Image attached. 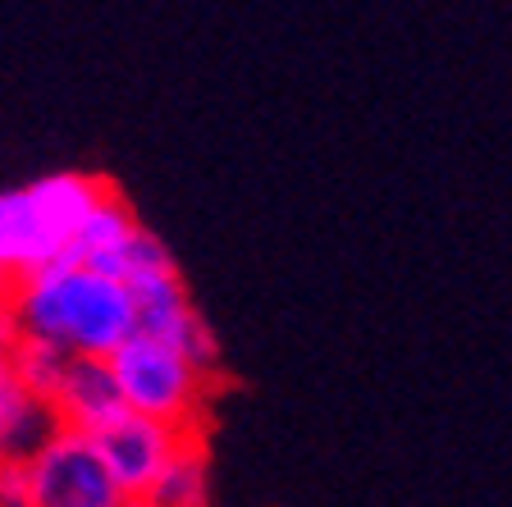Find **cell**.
I'll list each match as a JSON object with an SVG mask.
<instances>
[{
    "label": "cell",
    "instance_id": "10",
    "mask_svg": "<svg viewBox=\"0 0 512 507\" xmlns=\"http://www.w3.org/2000/svg\"><path fill=\"white\" fill-rule=\"evenodd\" d=\"M5 357H10L14 380H19L32 398H42V402L51 398L64 361H69L60 348H55V343H42V338H28V334H14V343L5 348Z\"/></svg>",
    "mask_w": 512,
    "mask_h": 507
},
{
    "label": "cell",
    "instance_id": "7",
    "mask_svg": "<svg viewBox=\"0 0 512 507\" xmlns=\"http://www.w3.org/2000/svg\"><path fill=\"white\" fill-rule=\"evenodd\" d=\"M138 215H133V206L124 201V192L110 183L101 197H96V206L83 215V224H78L74 243H69V252H64V261H78L87 265V270H96V275L110 279V265H115V256L124 252V243L138 233Z\"/></svg>",
    "mask_w": 512,
    "mask_h": 507
},
{
    "label": "cell",
    "instance_id": "3",
    "mask_svg": "<svg viewBox=\"0 0 512 507\" xmlns=\"http://www.w3.org/2000/svg\"><path fill=\"white\" fill-rule=\"evenodd\" d=\"M110 375L119 384L124 412L147 416V421L174 425V430L192 434L202 430V412L211 402L215 380L206 370H197L188 357H179L165 343L133 334L124 348L110 357Z\"/></svg>",
    "mask_w": 512,
    "mask_h": 507
},
{
    "label": "cell",
    "instance_id": "5",
    "mask_svg": "<svg viewBox=\"0 0 512 507\" xmlns=\"http://www.w3.org/2000/svg\"><path fill=\"white\" fill-rule=\"evenodd\" d=\"M92 444H96V453H101V462H106L110 480L119 485V494L124 498H147V489L156 485V476L165 471V462L174 457V448L183 444V430L124 412L119 421H110L106 430H96Z\"/></svg>",
    "mask_w": 512,
    "mask_h": 507
},
{
    "label": "cell",
    "instance_id": "4",
    "mask_svg": "<svg viewBox=\"0 0 512 507\" xmlns=\"http://www.w3.org/2000/svg\"><path fill=\"white\" fill-rule=\"evenodd\" d=\"M28 471V507H124L128 498L110 480L92 434L55 430L23 462Z\"/></svg>",
    "mask_w": 512,
    "mask_h": 507
},
{
    "label": "cell",
    "instance_id": "9",
    "mask_svg": "<svg viewBox=\"0 0 512 507\" xmlns=\"http://www.w3.org/2000/svg\"><path fill=\"white\" fill-rule=\"evenodd\" d=\"M142 503H151V507H206L211 503V453H206L202 430L183 434V444L174 448V457L165 462V471L156 476V485L147 489Z\"/></svg>",
    "mask_w": 512,
    "mask_h": 507
},
{
    "label": "cell",
    "instance_id": "12",
    "mask_svg": "<svg viewBox=\"0 0 512 507\" xmlns=\"http://www.w3.org/2000/svg\"><path fill=\"white\" fill-rule=\"evenodd\" d=\"M14 343V320H10V307H5V293H0V352Z\"/></svg>",
    "mask_w": 512,
    "mask_h": 507
},
{
    "label": "cell",
    "instance_id": "11",
    "mask_svg": "<svg viewBox=\"0 0 512 507\" xmlns=\"http://www.w3.org/2000/svg\"><path fill=\"white\" fill-rule=\"evenodd\" d=\"M0 507H28V471H23V462H0Z\"/></svg>",
    "mask_w": 512,
    "mask_h": 507
},
{
    "label": "cell",
    "instance_id": "6",
    "mask_svg": "<svg viewBox=\"0 0 512 507\" xmlns=\"http://www.w3.org/2000/svg\"><path fill=\"white\" fill-rule=\"evenodd\" d=\"M46 407L55 412L60 430H78V434H96L106 430L110 421L124 416V398H119V384L110 375V361L96 357H69L55 380Z\"/></svg>",
    "mask_w": 512,
    "mask_h": 507
},
{
    "label": "cell",
    "instance_id": "2",
    "mask_svg": "<svg viewBox=\"0 0 512 507\" xmlns=\"http://www.w3.org/2000/svg\"><path fill=\"white\" fill-rule=\"evenodd\" d=\"M106 188L96 174H46L28 188L0 192V293L14 279L64 261L83 215Z\"/></svg>",
    "mask_w": 512,
    "mask_h": 507
},
{
    "label": "cell",
    "instance_id": "8",
    "mask_svg": "<svg viewBox=\"0 0 512 507\" xmlns=\"http://www.w3.org/2000/svg\"><path fill=\"white\" fill-rule=\"evenodd\" d=\"M55 430V412L14 380L10 357L0 352V462H28Z\"/></svg>",
    "mask_w": 512,
    "mask_h": 507
},
{
    "label": "cell",
    "instance_id": "13",
    "mask_svg": "<svg viewBox=\"0 0 512 507\" xmlns=\"http://www.w3.org/2000/svg\"><path fill=\"white\" fill-rule=\"evenodd\" d=\"M124 507H151V503H142V498H128V503Z\"/></svg>",
    "mask_w": 512,
    "mask_h": 507
},
{
    "label": "cell",
    "instance_id": "1",
    "mask_svg": "<svg viewBox=\"0 0 512 507\" xmlns=\"http://www.w3.org/2000/svg\"><path fill=\"white\" fill-rule=\"evenodd\" d=\"M14 334L55 343L64 357L110 361L133 338V297L124 284L78 261H51L5 288Z\"/></svg>",
    "mask_w": 512,
    "mask_h": 507
}]
</instances>
